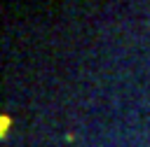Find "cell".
Returning a JSON list of instances; mask_svg holds the SVG:
<instances>
[{
    "instance_id": "cell-1",
    "label": "cell",
    "mask_w": 150,
    "mask_h": 147,
    "mask_svg": "<svg viewBox=\"0 0 150 147\" xmlns=\"http://www.w3.org/2000/svg\"><path fill=\"white\" fill-rule=\"evenodd\" d=\"M0 121H2V124H0V135L5 138V133H7V126H9V117H5V114H2V117H0Z\"/></svg>"
}]
</instances>
